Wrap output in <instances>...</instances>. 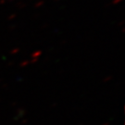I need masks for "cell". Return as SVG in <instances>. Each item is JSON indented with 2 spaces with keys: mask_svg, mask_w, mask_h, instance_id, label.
I'll return each instance as SVG.
<instances>
[]
</instances>
